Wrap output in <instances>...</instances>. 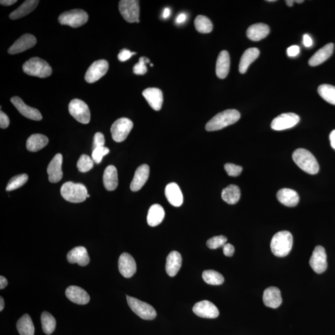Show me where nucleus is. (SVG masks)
I'll use <instances>...</instances> for the list:
<instances>
[{
    "mask_svg": "<svg viewBox=\"0 0 335 335\" xmlns=\"http://www.w3.org/2000/svg\"><path fill=\"white\" fill-rule=\"evenodd\" d=\"M222 198L229 204H236L241 196V189L236 185L231 184L222 190Z\"/></svg>",
    "mask_w": 335,
    "mask_h": 335,
    "instance_id": "f704fd0d",
    "label": "nucleus"
},
{
    "mask_svg": "<svg viewBox=\"0 0 335 335\" xmlns=\"http://www.w3.org/2000/svg\"><path fill=\"white\" fill-rule=\"evenodd\" d=\"M17 331L21 335H34V326L31 317L28 314H25L17 322Z\"/></svg>",
    "mask_w": 335,
    "mask_h": 335,
    "instance_id": "c9c22d12",
    "label": "nucleus"
},
{
    "mask_svg": "<svg viewBox=\"0 0 335 335\" xmlns=\"http://www.w3.org/2000/svg\"><path fill=\"white\" fill-rule=\"evenodd\" d=\"M224 253L226 256H233L235 252V248L232 245L230 244H226L223 247Z\"/></svg>",
    "mask_w": 335,
    "mask_h": 335,
    "instance_id": "603ef678",
    "label": "nucleus"
},
{
    "mask_svg": "<svg viewBox=\"0 0 335 335\" xmlns=\"http://www.w3.org/2000/svg\"><path fill=\"white\" fill-rule=\"evenodd\" d=\"M67 260L70 263H77L81 266H86L89 262V256L86 249L84 247H77L67 254Z\"/></svg>",
    "mask_w": 335,
    "mask_h": 335,
    "instance_id": "5701e85b",
    "label": "nucleus"
},
{
    "mask_svg": "<svg viewBox=\"0 0 335 335\" xmlns=\"http://www.w3.org/2000/svg\"><path fill=\"white\" fill-rule=\"evenodd\" d=\"M150 168L147 165L144 164L140 166L135 172L133 179L131 184V189L132 191H139L149 179Z\"/></svg>",
    "mask_w": 335,
    "mask_h": 335,
    "instance_id": "412c9836",
    "label": "nucleus"
},
{
    "mask_svg": "<svg viewBox=\"0 0 335 335\" xmlns=\"http://www.w3.org/2000/svg\"><path fill=\"white\" fill-rule=\"evenodd\" d=\"M9 125V117L7 115L1 111L0 113V127L1 129H6Z\"/></svg>",
    "mask_w": 335,
    "mask_h": 335,
    "instance_id": "8fccbe9b",
    "label": "nucleus"
},
{
    "mask_svg": "<svg viewBox=\"0 0 335 335\" xmlns=\"http://www.w3.org/2000/svg\"><path fill=\"white\" fill-rule=\"evenodd\" d=\"M104 136L101 132H97L94 135L93 144H92V150L98 148V147H104Z\"/></svg>",
    "mask_w": 335,
    "mask_h": 335,
    "instance_id": "de8ad7c7",
    "label": "nucleus"
},
{
    "mask_svg": "<svg viewBox=\"0 0 335 335\" xmlns=\"http://www.w3.org/2000/svg\"><path fill=\"white\" fill-rule=\"evenodd\" d=\"M11 102L16 107L17 111L26 118L34 120V121L42 120V116L41 112L34 107L27 106L19 97H12Z\"/></svg>",
    "mask_w": 335,
    "mask_h": 335,
    "instance_id": "f3484780",
    "label": "nucleus"
},
{
    "mask_svg": "<svg viewBox=\"0 0 335 335\" xmlns=\"http://www.w3.org/2000/svg\"><path fill=\"white\" fill-rule=\"evenodd\" d=\"M165 192L168 201L172 206L179 207L183 203V196L181 189L175 182L168 184Z\"/></svg>",
    "mask_w": 335,
    "mask_h": 335,
    "instance_id": "b1692460",
    "label": "nucleus"
},
{
    "mask_svg": "<svg viewBox=\"0 0 335 335\" xmlns=\"http://www.w3.org/2000/svg\"><path fill=\"white\" fill-rule=\"evenodd\" d=\"M231 66V59L229 52L226 51L221 52L216 62V72L219 79H226L228 76Z\"/></svg>",
    "mask_w": 335,
    "mask_h": 335,
    "instance_id": "bb28decb",
    "label": "nucleus"
},
{
    "mask_svg": "<svg viewBox=\"0 0 335 335\" xmlns=\"http://www.w3.org/2000/svg\"><path fill=\"white\" fill-rule=\"evenodd\" d=\"M7 285V281L3 276H0V289H3Z\"/></svg>",
    "mask_w": 335,
    "mask_h": 335,
    "instance_id": "6e6d98bb",
    "label": "nucleus"
},
{
    "mask_svg": "<svg viewBox=\"0 0 335 335\" xmlns=\"http://www.w3.org/2000/svg\"><path fill=\"white\" fill-rule=\"evenodd\" d=\"M90 197V195H89V194H87V197Z\"/></svg>",
    "mask_w": 335,
    "mask_h": 335,
    "instance_id": "338daca9",
    "label": "nucleus"
},
{
    "mask_svg": "<svg viewBox=\"0 0 335 335\" xmlns=\"http://www.w3.org/2000/svg\"><path fill=\"white\" fill-rule=\"evenodd\" d=\"M293 246V237L288 231L277 232L272 237L271 250L277 257H285L289 254Z\"/></svg>",
    "mask_w": 335,
    "mask_h": 335,
    "instance_id": "f03ea898",
    "label": "nucleus"
},
{
    "mask_svg": "<svg viewBox=\"0 0 335 335\" xmlns=\"http://www.w3.org/2000/svg\"><path fill=\"white\" fill-rule=\"evenodd\" d=\"M133 122L131 120L122 117L117 119L112 125L111 132L112 139L116 142H122L128 137L130 132L133 128Z\"/></svg>",
    "mask_w": 335,
    "mask_h": 335,
    "instance_id": "6e6552de",
    "label": "nucleus"
},
{
    "mask_svg": "<svg viewBox=\"0 0 335 335\" xmlns=\"http://www.w3.org/2000/svg\"><path fill=\"white\" fill-rule=\"evenodd\" d=\"M70 114L81 123L88 124L91 118V114L87 105L79 99H74L70 102L69 106Z\"/></svg>",
    "mask_w": 335,
    "mask_h": 335,
    "instance_id": "1a4fd4ad",
    "label": "nucleus"
},
{
    "mask_svg": "<svg viewBox=\"0 0 335 335\" xmlns=\"http://www.w3.org/2000/svg\"><path fill=\"white\" fill-rule=\"evenodd\" d=\"M28 180V176L26 174L17 175L12 177L7 184L6 190L7 191H13L23 186Z\"/></svg>",
    "mask_w": 335,
    "mask_h": 335,
    "instance_id": "a19ab883",
    "label": "nucleus"
},
{
    "mask_svg": "<svg viewBox=\"0 0 335 335\" xmlns=\"http://www.w3.org/2000/svg\"><path fill=\"white\" fill-rule=\"evenodd\" d=\"M66 294L67 298L75 304L85 305L89 302V294L79 286H71L67 287Z\"/></svg>",
    "mask_w": 335,
    "mask_h": 335,
    "instance_id": "4be33fe9",
    "label": "nucleus"
},
{
    "mask_svg": "<svg viewBox=\"0 0 335 335\" xmlns=\"http://www.w3.org/2000/svg\"><path fill=\"white\" fill-rule=\"evenodd\" d=\"M224 168L227 174L232 177L239 176L242 173V170H243L242 167L236 166V165L233 164H226L225 165Z\"/></svg>",
    "mask_w": 335,
    "mask_h": 335,
    "instance_id": "49530a36",
    "label": "nucleus"
},
{
    "mask_svg": "<svg viewBox=\"0 0 335 335\" xmlns=\"http://www.w3.org/2000/svg\"><path fill=\"white\" fill-rule=\"evenodd\" d=\"M120 12L127 22H139V1L136 0H122L119 1Z\"/></svg>",
    "mask_w": 335,
    "mask_h": 335,
    "instance_id": "9d476101",
    "label": "nucleus"
},
{
    "mask_svg": "<svg viewBox=\"0 0 335 335\" xmlns=\"http://www.w3.org/2000/svg\"><path fill=\"white\" fill-rule=\"evenodd\" d=\"M300 52V48L297 46H292L289 47L287 49V54L290 57H294L298 56Z\"/></svg>",
    "mask_w": 335,
    "mask_h": 335,
    "instance_id": "3c124183",
    "label": "nucleus"
},
{
    "mask_svg": "<svg viewBox=\"0 0 335 335\" xmlns=\"http://www.w3.org/2000/svg\"><path fill=\"white\" fill-rule=\"evenodd\" d=\"M4 307V300L2 299V297H1L0 298V311H2L3 310Z\"/></svg>",
    "mask_w": 335,
    "mask_h": 335,
    "instance_id": "052dcab7",
    "label": "nucleus"
},
{
    "mask_svg": "<svg viewBox=\"0 0 335 335\" xmlns=\"http://www.w3.org/2000/svg\"><path fill=\"white\" fill-rule=\"evenodd\" d=\"M120 273L126 278L134 276L137 271V265L134 257L127 252H124L119 257L118 262Z\"/></svg>",
    "mask_w": 335,
    "mask_h": 335,
    "instance_id": "dca6fc26",
    "label": "nucleus"
},
{
    "mask_svg": "<svg viewBox=\"0 0 335 335\" xmlns=\"http://www.w3.org/2000/svg\"><path fill=\"white\" fill-rule=\"evenodd\" d=\"M192 311L196 316L205 319H216L219 316V311L213 303L202 301L194 305Z\"/></svg>",
    "mask_w": 335,
    "mask_h": 335,
    "instance_id": "4468645a",
    "label": "nucleus"
},
{
    "mask_svg": "<svg viewBox=\"0 0 335 335\" xmlns=\"http://www.w3.org/2000/svg\"><path fill=\"white\" fill-rule=\"evenodd\" d=\"M202 278L207 284L221 285L224 282V277L219 272L214 270H206L202 273Z\"/></svg>",
    "mask_w": 335,
    "mask_h": 335,
    "instance_id": "ea45409f",
    "label": "nucleus"
},
{
    "mask_svg": "<svg viewBox=\"0 0 335 335\" xmlns=\"http://www.w3.org/2000/svg\"><path fill=\"white\" fill-rule=\"evenodd\" d=\"M294 2L295 1H293V0H286V3L287 5V6L291 7L293 6Z\"/></svg>",
    "mask_w": 335,
    "mask_h": 335,
    "instance_id": "680f3d73",
    "label": "nucleus"
},
{
    "mask_svg": "<svg viewBox=\"0 0 335 335\" xmlns=\"http://www.w3.org/2000/svg\"><path fill=\"white\" fill-rule=\"evenodd\" d=\"M294 1L297 2V3H302V2H303L304 1V0H296V1Z\"/></svg>",
    "mask_w": 335,
    "mask_h": 335,
    "instance_id": "e2e57ef3",
    "label": "nucleus"
},
{
    "mask_svg": "<svg viewBox=\"0 0 335 335\" xmlns=\"http://www.w3.org/2000/svg\"><path fill=\"white\" fill-rule=\"evenodd\" d=\"M170 14H171V11H170V9L168 8V7H166V8L164 9L163 13L164 18H168V17L169 16Z\"/></svg>",
    "mask_w": 335,
    "mask_h": 335,
    "instance_id": "bf43d9fd",
    "label": "nucleus"
},
{
    "mask_svg": "<svg viewBox=\"0 0 335 335\" xmlns=\"http://www.w3.org/2000/svg\"><path fill=\"white\" fill-rule=\"evenodd\" d=\"M267 2H274L276 1V0H267Z\"/></svg>",
    "mask_w": 335,
    "mask_h": 335,
    "instance_id": "0e129e2a",
    "label": "nucleus"
},
{
    "mask_svg": "<svg viewBox=\"0 0 335 335\" xmlns=\"http://www.w3.org/2000/svg\"><path fill=\"white\" fill-rule=\"evenodd\" d=\"M270 32L269 27L264 23L251 25L247 31V36L252 41H259L265 38Z\"/></svg>",
    "mask_w": 335,
    "mask_h": 335,
    "instance_id": "c85d7f7f",
    "label": "nucleus"
},
{
    "mask_svg": "<svg viewBox=\"0 0 335 335\" xmlns=\"http://www.w3.org/2000/svg\"><path fill=\"white\" fill-rule=\"evenodd\" d=\"M241 118V114L236 109H227L220 112L210 120L206 125L207 131H219L236 123Z\"/></svg>",
    "mask_w": 335,
    "mask_h": 335,
    "instance_id": "f257e3e1",
    "label": "nucleus"
},
{
    "mask_svg": "<svg viewBox=\"0 0 335 335\" xmlns=\"http://www.w3.org/2000/svg\"><path fill=\"white\" fill-rule=\"evenodd\" d=\"M109 153V150L106 147H98V148L92 150V161L97 164L101 163L102 159L105 156Z\"/></svg>",
    "mask_w": 335,
    "mask_h": 335,
    "instance_id": "a18cd8bd",
    "label": "nucleus"
},
{
    "mask_svg": "<svg viewBox=\"0 0 335 335\" xmlns=\"http://www.w3.org/2000/svg\"><path fill=\"white\" fill-rule=\"evenodd\" d=\"M259 51L255 47L247 50L242 55L239 64V72L246 74L251 65L259 57Z\"/></svg>",
    "mask_w": 335,
    "mask_h": 335,
    "instance_id": "2f4dec72",
    "label": "nucleus"
},
{
    "mask_svg": "<svg viewBox=\"0 0 335 335\" xmlns=\"http://www.w3.org/2000/svg\"><path fill=\"white\" fill-rule=\"evenodd\" d=\"M48 143L49 139L44 135L33 134L27 140L26 147L29 151L35 152L43 149Z\"/></svg>",
    "mask_w": 335,
    "mask_h": 335,
    "instance_id": "72a5a7b5",
    "label": "nucleus"
},
{
    "mask_svg": "<svg viewBox=\"0 0 335 335\" xmlns=\"http://www.w3.org/2000/svg\"><path fill=\"white\" fill-rule=\"evenodd\" d=\"M151 67H153V66H154V65L151 64Z\"/></svg>",
    "mask_w": 335,
    "mask_h": 335,
    "instance_id": "69168bd1",
    "label": "nucleus"
},
{
    "mask_svg": "<svg viewBox=\"0 0 335 335\" xmlns=\"http://www.w3.org/2000/svg\"><path fill=\"white\" fill-rule=\"evenodd\" d=\"M61 193L66 201L72 203H81L84 201L88 194L86 187L84 184L71 181L62 185Z\"/></svg>",
    "mask_w": 335,
    "mask_h": 335,
    "instance_id": "20e7f679",
    "label": "nucleus"
},
{
    "mask_svg": "<svg viewBox=\"0 0 335 335\" xmlns=\"http://www.w3.org/2000/svg\"><path fill=\"white\" fill-rule=\"evenodd\" d=\"M108 69V62L105 60L95 61L87 69L85 74V81L89 84L94 83L106 75Z\"/></svg>",
    "mask_w": 335,
    "mask_h": 335,
    "instance_id": "f8f14e48",
    "label": "nucleus"
},
{
    "mask_svg": "<svg viewBox=\"0 0 335 335\" xmlns=\"http://www.w3.org/2000/svg\"><path fill=\"white\" fill-rule=\"evenodd\" d=\"M136 52H132L129 50L123 49L118 55V59L121 62H126L129 60L133 55H136Z\"/></svg>",
    "mask_w": 335,
    "mask_h": 335,
    "instance_id": "09e8293b",
    "label": "nucleus"
},
{
    "mask_svg": "<svg viewBox=\"0 0 335 335\" xmlns=\"http://www.w3.org/2000/svg\"><path fill=\"white\" fill-rule=\"evenodd\" d=\"M330 140H331L332 148L335 150V130L332 131L331 135H330Z\"/></svg>",
    "mask_w": 335,
    "mask_h": 335,
    "instance_id": "13d9d810",
    "label": "nucleus"
},
{
    "mask_svg": "<svg viewBox=\"0 0 335 335\" xmlns=\"http://www.w3.org/2000/svg\"><path fill=\"white\" fill-rule=\"evenodd\" d=\"M103 183L107 191H111L117 188L118 186V175L116 168L109 166L104 170L103 174Z\"/></svg>",
    "mask_w": 335,
    "mask_h": 335,
    "instance_id": "c756f323",
    "label": "nucleus"
},
{
    "mask_svg": "<svg viewBox=\"0 0 335 335\" xmlns=\"http://www.w3.org/2000/svg\"><path fill=\"white\" fill-rule=\"evenodd\" d=\"M37 43V40L33 35L30 34H24L14 42L12 46L9 47L7 52L9 54L14 55L27 51L31 49Z\"/></svg>",
    "mask_w": 335,
    "mask_h": 335,
    "instance_id": "2eb2a0df",
    "label": "nucleus"
},
{
    "mask_svg": "<svg viewBox=\"0 0 335 335\" xmlns=\"http://www.w3.org/2000/svg\"><path fill=\"white\" fill-rule=\"evenodd\" d=\"M277 199L287 207H295L299 202V194L293 189L283 188L277 192Z\"/></svg>",
    "mask_w": 335,
    "mask_h": 335,
    "instance_id": "393cba45",
    "label": "nucleus"
},
{
    "mask_svg": "<svg viewBox=\"0 0 335 335\" xmlns=\"http://www.w3.org/2000/svg\"><path fill=\"white\" fill-rule=\"evenodd\" d=\"M303 44L304 46L310 47L313 45V41L309 34H304L303 37Z\"/></svg>",
    "mask_w": 335,
    "mask_h": 335,
    "instance_id": "864d4df0",
    "label": "nucleus"
},
{
    "mask_svg": "<svg viewBox=\"0 0 335 335\" xmlns=\"http://www.w3.org/2000/svg\"><path fill=\"white\" fill-rule=\"evenodd\" d=\"M186 20V15L184 13H181L177 16L176 21L177 24H181Z\"/></svg>",
    "mask_w": 335,
    "mask_h": 335,
    "instance_id": "5fc2aeb1",
    "label": "nucleus"
},
{
    "mask_svg": "<svg viewBox=\"0 0 335 335\" xmlns=\"http://www.w3.org/2000/svg\"><path fill=\"white\" fill-rule=\"evenodd\" d=\"M127 301L132 311L141 319L152 321L156 318V309L151 305L128 296H127Z\"/></svg>",
    "mask_w": 335,
    "mask_h": 335,
    "instance_id": "423d86ee",
    "label": "nucleus"
},
{
    "mask_svg": "<svg viewBox=\"0 0 335 335\" xmlns=\"http://www.w3.org/2000/svg\"><path fill=\"white\" fill-rule=\"evenodd\" d=\"M63 163V157L61 154L56 155L47 167V173L49 175V181L56 183L61 181L63 176L62 167Z\"/></svg>",
    "mask_w": 335,
    "mask_h": 335,
    "instance_id": "a211bd4d",
    "label": "nucleus"
},
{
    "mask_svg": "<svg viewBox=\"0 0 335 335\" xmlns=\"http://www.w3.org/2000/svg\"><path fill=\"white\" fill-rule=\"evenodd\" d=\"M334 44L329 43L317 51L311 58L310 59L309 64L310 66L316 67L324 63L327 59L331 57L333 54Z\"/></svg>",
    "mask_w": 335,
    "mask_h": 335,
    "instance_id": "a878e982",
    "label": "nucleus"
},
{
    "mask_svg": "<svg viewBox=\"0 0 335 335\" xmlns=\"http://www.w3.org/2000/svg\"><path fill=\"white\" fill-rule=\"evenodd\" d=\"M194 26L197 31L202 34L209 33L213 29V25L211 20L202 15L197 16L195 19Z\"/></svg>",
    "mask_w": 335,
    "mask_h": 335,
    "instance_id": "e433bc0d",
    "label": "nucleus"
},
{
    "mask_svg": "<svg viewBox=\"0 0 335 335\" xmlns=\"http://www.w3.org/2000/svg\"><path fill=\"white\" fill-rule=\"evenodd\" d=\"M39 2V1H37V0H27V1H25L21 6L17 7L16 10H14V11H12L9 14L10 19L15 20L26 16V15L29 14L30 12H31L36 9Z\"/></svg>",
    "mask_w": 335,
    "mask_h": 335,
    "instance_id": "473e14b6",
    "label": "nucleus"
},
{
    "mask_svg": "<svg viewBox=\"0 0 335 335\" xmlns=\"http://www.w3.org/2000/svg\"><path fill=\"white\" fill-rule=\"evenodd\" d=\"M144 97L152 109L160 111L163 104V92L156 87H149L142 92Z\"/></svg>",
    "mask_w": 335,
    "mask_h": 335,
    "instance_id": "6ab92c4d",
    "label": "nucleus"
},
{
    "mask_svg": "<svg viewBox=\"0 0 335 335\" xmlns=\"http://www.w3.org/2000/svg\"><path fill=\"white\" fill-rule=\"evenodd\" d=\"M318 92L325 101L335 105V86L331 84H322L318 87Z\"/></svg>",
    "mask_w": 335,
    "mask_h": 335,
    "instance_id": "58836bf2",
    "label": "nucleus"
},
{
    "mask_svg": "<svg viewBox=\"0 0 335 335\" xmlns=\"http://www.w3.org/2000/svg\"><path fill=\"white\" fill-rule=\"evenodd\" d=\"M165 214L164 209L161 205H152L147 215V223L151 227L159 226L164 221Z\"/></svg>",
    "mask_w": 335,
    "mask_h": 335,
    "instance_id": "7c9ffc66",
    "label": "nucleus"
},
{
    "mask_svg": "<svg viewBox=\"0 0 335 335\" xmlns=\"http://www.w3.org/2000/svg\"><path fill=\"white\" fill-rule=\"evenodd\" d=\"M262 300L266 307L276 309L282 304L281 291L276 287H267L264 291Z\"/></svg>",
    "mask_w": 335,
    "mask_h": 335,
    "instance_id": "aec40b11",
    "label": "nucleus"
},
{
    "mask_svg": "<svg viewBox=\"0 0 335 335\" xmlns=\"http://www.w3.org/2000/svg\"><path fill=\"white\" fill-rule=\"evenodd\" d=\"M88 20L87 12L82 9H73L60 15L59 21L62 25L77 28L86 24Z\"/></svg>",
    "mask_w": 335,
    "mask_h": 335,
    "instance_id": "0eeeda50",
    "label": "nucleus"
},
{
    "mask_svg": "<svg viewBox=\"0 0 335 335\" xmlns=\"http://www.w3.org/2000/svg\"><path fill=\"white\" fill-rule=\"evenodd\" d=\"M326 250L323 247L317 246L312 252L309 264L315 272L321 274L326 271L328 266Z\"/></svg>",
    "mask_w": 335,
    "mask_h": 335,
    "instance_id": "ddd939ff",
    "label": "nucleus"
},
{
    "mask_svg": "<svg viewBox=\"0 0 335 335\" xmlns=\"http://www.w3.org/2000/svg\"><path fill=\"white\" fill-rule=\"evenodd\" d=\"M150 63V60L147 57H142L139 59V63L135 65L133 72L135 74L142 76L147 72V64Z\"/></svg>",
    "mask_w": 335,
    "mask_h": 335,
    "instance_id": "c03bdc74",
    "label": "nucleus"
},
{
    "mask_svg": "<svg viewBox=\"0 0 335 335\" xmlns=\"http://www.w3.org/2000/svg\"><path fill=\"white\" fill-rule=\"evenodd\" d=\"M25 74L30 76L47 78L51 76L52 70L50 65L39 57H33L25 62L22 66Z\"/></svg>",
    "mask_w": 335,
    "mask_h": 335,
    "instance_id": "39448f33",
    "label": "nucleus"
},
{
    "mask_svg": "<svg viewBox=\"0 0 335 335\" xmlns=\"http://www.w3.org/2000/svg\"><path fill=\"white\" fill-rule=\"evenodd\" d=\"M299 121L300 117L298 115L288 112L279 115L272 120L271 127L274 131H284L296 126Z\"/></svg>",
    "mask_w": 335,
    "mask_h": 335,
    "instance_id": "9b49d317",
    "label": "nucleus"
},
{
    "mask_svg": "<svg viewBox=\"0 0 335 335\" xmlns=\"http://www.w3.org/2000/svg\"><path fill=\"white\" fill-rule=\"evenodd\" d=\"M42 330L45 334L51 335L53 333L56 327V321L49 312H44L41 315Z\"/></svg>",
    "mask_w": 335,
    "mask_h": 335,
    "instance_id": "4c0bfd02",
    "label": "nucleus"
},
{
    "mask_svg": "<svg viewBox=\"0 0 335 335\" xmlns=\"http://www.w3.org/2000/svg\"><path fill=\"white\" fill-rule=\"evenodd\" d=\"M227 238L224 236H216L210 239L207 242V246L211 249H217L224 247L227 244Z\"/></svg>",
    "mask_w": 335,
    "mask_h": 335,
    "instance_id": "37998d69",
    "label": "nucleus"
},
{
    "mask_svg": "<svg viewBox=\"0 0 335 335\" xmlns=\"http://www.w3.org/2000/svg\"><path fill=\"white\" fill-rule=\"evenodd\" d=\"M16 2V0H1V1H0L1 4L4 5V6H11Z\"/></svg>",
    "mask_w": 335,
    "mask_h": 335,
    "instance_id": "4d7b16f0",
    "label": "nucleus"
},
{
    "mask_svg": "<svg viewBox=\"0 0 335 335\" xmlns=\"http://www.w3.org/2000/svg\"><path fill=\"white\" fill-rule=\"evenodd\" d=\"M94 161L86 155H82L77 162V168L79 171L85 172L89 171L93 167Z\"/></svg>",
    "mask_w": 335,
    "mask_h": 335,
    "instance_id": "79ce46f5",
    "label": "nucleus"
},
{
    "mask_svg": "<svg viewBox=\"0 0 335 335\" xmlns=\"http://www.w3.org/2000/svg\"><path fill=\"white\" fill-rule=\"evenodd\" d=\"M292 159L300 168L311 174L319 171V165L313 155L304 149L296 150L292 154Z\"/></svg>",
    "mask_w": 335,
    "mask_h": 335,
    "instance_id": "7ed1b4c3",
    "label": "nucleus"
},
{
    "mask_svg": "<svg viewBox=\"0 0 335 335\" xmlns=\"http://www.w3.org/2000/svg\"><path fill=\"white\" fill-rule=\"evenodd\" d=\"M182 264V257L179 252L172 251L167 257L166 271L169 276H176Z\"/></svg>",
    "mask_w": 335,
    "mask_h": 335,
    "instance_id": "cd10ccee",
    "label": "nucleus"
}]
</instances>
